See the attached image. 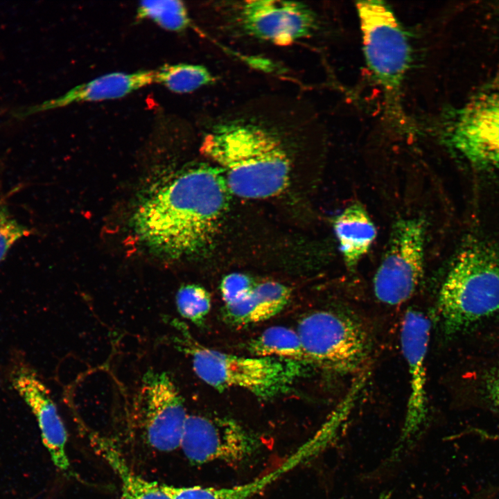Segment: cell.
I'll return each mask as SVG.
<instances>
[{
	"mask_svg": "<svg viewBox=\"0 0 499 499\" xmlns=\"http://www.w3.org/2000/svg\"><path fill=\"white\" fill-rule=\"evenodd\" d=\"M201 152L216 164L230 193L276 196L288 186L292 146L310 128L299 99L265 94L205 116Z\"/></svg>",
	"mask_w": 499,
	"mask_h": 499,
	"instance_id": "cell-1",
	"label": "cell"
},
{
	"mask_svg": "<svg viewBox=\"0 0 499 499\" xmlns=\"http://www.w3.org/2000/svg\"><path fill=\"white\" fill-rule=\"evenodd\" d=\"M230 192L222 170L200 164L152 189L133 213V227L148 248L177 258L204 250L229 205Z\"/></svg>",
	"mask_w": 499,
	"mask_h": 499,
	"instance_id": "cell-2",
	"label": "cell"
},
{
	"mask_svg": "<svg viewBox=\"0 0 499 499\" xmlns=\"http://www.w3.org/2000/svg\"><path fill=\"white\" fill-rule=\"evenodd\" d=\"M180 333L174 338L177 348L189 355L195 374L218 389H245L263 399L288 392L306 371L299 362L272 357L240 356L204 347L190 335L180 322H172Z\"/></svg>",
	"mask_w": 499,
	"mask_h": 499,
	"instance_id": "cell-3",
	"label": "cell"
},
{
	"mask_svg": "<svg viewBox=\"0 0 499 499\" xmlns=\"http://www.w3.org/2000/svg\"><path fill=\"white\" fill-rule=\"evenodd\" d=\"M367 64L380 86L389 123L402 132L411 123L402 105L401 91L411 62L408 35L392 9L382 1L356 3Z\"/></svg>",
	"mask_w": 499,
	"mask_h": 499,
	"instance_id": "cell-4",
	"label": "cell"
},
{
	"mask_svg": "<svg viewBox=\"0 0 499 499\" xmlns=\"http://www.w3.org/2000/svg\"><path fill=\"white\" fill-rule=\"evenodd\" d=\"M205 8L208 21L225 35L277 46H289L310 37L318 28L316 12L304 2L222 1Z\"/></svg>",
	"mask_w": 499,
	"mask_h": 499,
	"instance_id": "cell-5",
	"label": "cell"
},
{
	"mask_svg": "<svg viewBox=\"0 0 499 499\" xmlns=\"http://www.w3.org/2000/svg\"><path fill=\"white\" fill-rule=\"evenodd\" d=\"M438 311L445 333L453 334L499 310V263L472 245L457 256L441 287Z\"/></svg>",
	"mask_w": 499,
	"mask_h": 499,
	"instance_id": "cell-6",
	"label": "cell"
},
{
	"mask_svg": "<svg viewBox=\"0 0 499 499\" xmlns=\"http://www.w3.org/2000/svg\"><path fill=\"white\" fill-rule=\"evenodd\" d=\"M296 331L312 365L338 372L354 371L370 352L365 329L344 313L311 312L300 319Z\"/></svg>",
	"mask_w": 499,
	"mask_h": 499,
	"instance_id": "cell-7",
	"label": "cell"
},
{
	"mask_svg": "<svg viewBox=\"0 0 499 499\" xmlns=\"http://www.w3.org/2000/svg\"><path fill=\"white\" fill-rule=\"evenodd\" d=\"M425 222L401 218L392 229L387 247L373 279L376 299L400 306L415 293L424 273Z\"/></svg>",
	"mask_w": 499,
	"mask_h": 499,
	"instance_id": "cell-8",
	"label": "cell"
},
{
	"mask_svg": "<svg viewBox=\"0 0 499 499\" xmlns=\"http://www.w3.org/2000/svg\"><path fill=\"white\" fill-rule=\"evenodd\" d=\"M448 122L446 139L466 159L480 166L499 165V87L473 97Z\"/></svg>",
	"mask_w": 499,
	"mask_h": 499,
	"instance_id": "cell-9",
	"label": "cell"
},
{
	"mask_svg": "<svg viewBox=\"0 0 499 499\" xmlns=\"http://www.w3.org/2000/svg\"><path fill=\"white\" fill-rule=\"evenodd\" d=\"M137 394V405L150 446L164 452L180 448L188 414L172 378L166 372L150 369Z\"/></svg>",
	"mask_w": 499,
	"mask_h": 499,
	"instance_id": "cell-10",
	"label": "cell"
},
{
	"mask_svg": "<svg viewBox=\"0 0 499 499\" xmlns=\"http://www.w3.org/2000/svg\"><path fill=\"white\" fill-rule=\"evenodd\" d=\"M259 446L254 434L232 419L188 415L180 448L194 464L234 463L250 457Z\"/></svg>",
	"mask_w": 499,
	"mask_h": 499,
	"instance_id": "cell-11",
	"label": "cell"
},
{
	"mask_svg": "<svg viewBox=\"0 0 499 499\" xmlns=\"http://www.w3.org/2000/svg\"><path fill=\"white\" fill-rule=\"evenodd\" d=\"M431 323L421 311L409 308L403 315L400 333L401 346L410 377V394L401 441L415 435L427 414L426 358Z\"/></svg>",
	"mask_w": 499,
	"mask_h": 499,
	"instance_id": "cell-12",
	"label": "cell"
},
{
	"mask_svg": "<svg viewBox=\"0 0 499 499\" xmlns=\"http://www.w3.org/2000/svg\"><path fill=\"white\" fill-rule=\"evenodd\" d=\"M13 388L33 413L42 439L54 465L70 472L66 452L67 433L50 392L35 371L23 360H17L10 370Z\"/></svg>",
	"mask_w": 499,
	"mask_h": 499,
	"instance_id": "cell-13",
	"label": "cell"
},
{
	"mask_svg": "<svg viewBox=\"0 0 499 499\" xmlns=\"http://www.w3.org/2000/svg\"><path fill=\"white\" fill-rule=\"evenodd\" d=\"M153 82H155V71L110 73L79 85L55 99L44 102L35 110L44 111L75 103L119 98Z\"/></svg>",
	"mask_w": 499,
	"mask_h": 499,
	"instance_id": "cell-14",
	"label": "cell"
},
{
	"mask_svg": "<svg viewBox=\"0 0 499 499\" xmlns=\"http://www.w3.org/2000/svg\"><path fill=\"white\" fill-rule=\"evenodd\" d=\"M291 290L276 281L256 283L242 301L225 305V320L234 326H243L267 320L281 312L288 303Z\"/></svg>",
	"mask_w": 499,
	"mask_h": 499,
	"instance_id": "cell-15",
	"label": "cell"
},
{
	"mask_svg": "<svg viewBox=\"0 0 499 499\" xmlns=\"http://www.w3.org/2000/svg\"><path fill=\"white\" fill-rule=\"evenodd\" d=\"M333 228L344 262L353 270L374 242L376 227L364 207L356 202L334 219Z\"/></svg>",
	"mask_w": 499,
	"mask_h": 499,
	"instance_id": "cell-16",
	"label": "cell"
},
{
	"mask_svg": "<svg viewBox=\"0 0 499 499\" xmlns=\"http://www.w3.org/2000/svg\"><path fill=\"white\" fill-rule=\"evenodd\" d=\"M309 456L301 446L278 469L245 484L220 488L169 486V491L172 499H250Z\"/></svg>",
	"mask_w": 499,
	"mask_h": 499,
	"instance_id": "cell-17",
	"label": "cell"
},
{
	"mask_svg": "<svg viewBox=\"0 0 499 499\" xmlns=\"http://www.w3.org/2000/svg\"><path fill=\"white\" fill-rule=\"evenodd\" d=\"M91 439L120 478L122 499H172L168 485L148 480L134 472L107 439L94 435Z\"/></svg>",
	"mask_w": 499,
	"mask_h": 499,
	"instance_id": "cell-18",
	"label": "cell"
},
{
	"mask_svg": "<svg viewBox=\"0 0 499 499\" xmlns=\"http://www.w3.org/2000/svg\"><path fill=\"white\" fill-rule=\"evenodd\" d=\"M248 349L255 356L277 358L312 365L297 331L285 326L265 329L250 342Z\"/></svg>",
	"mask_w": 499,
	"mask_h": 499,
	"instance_id": "cell-19",
	"label": "cell"
},
{
	"mask_svg": "<svg viewBox=\"0 0 499 499\" xmlns=\"http://www.w3.org/2000/svg\"><path fill=\"white\" fill-rule=\"evenodd\" d=\"M216 80L215 75L201 64H165L155 71V82L177 94L193 92L214 83Z\"/></svg>",
	"mask_w": 499,
	"mask_h": 499,
	"instance_id": "cell-20",
	"label": "cell"
},
{
	"mask_svg": "<svg viewBox=\"0 0 499 499\" xmlns=\"http://www.w3.org/2000/svg\"><path fill=\"white\" fill-rule=\"evenodd\" d=\"M139 19H150L161 28L170 31H182L189 28L191 19L182 1H143L137 8Z\"/></svg>",
	"mask_w": 499,
	"mask_h": 499,
	"instance_id": "cell-21",
	"label": "cell"
},
{
	"mask_svg": "<svg viewBox=\"0 0 499 499\" xmlns=\"http://www.w3.org/2000/svg\"><path fill=\"white\" fill-rule=\"evenodd\" d=\"M175 301L181 316L197 325L204 322L211 307L209 293L195 284L182 286L177 292Z\"/></svg>",
	"mask_w": 499,
	"mask_h": 499,
	"instance_id": "cell-22",
	"label": "cell"
},
{
	"mask_svg": "<svg viewBox=\"0 0 499 499\" xmlns=\"http://www.w3.org/2000/svg\"><path fill=\"white\" fill-rule=\"evenodd\" d=\"M30 234V229L12 216L6 206H0V263L15 243Z\"/></svg>",
	"mask_w": 499,
	"mask_h": 499,
	"instance_id": "cell-23",
	"label": "cell"
},
{
	"mask_svg": "<svg viewBox=\"0 0 499 499\" xmlns=\"http://www.w3.org/2000/svg\"><path fill=\"white\" fill-rule=\"evenodd\" d=\"M252 278L241 273H232L222 281L220 290L225 305L236 304L247 297L256 286Z\"/></svg>",
	"mask_w": 499,
	"mask_h": 499,
	"instance_id": "cell-24",
	"label": "cell"
},
{
	"mask_svg": "<svg viewBox=\"0 0 499 499\" xmlns=\"http://www.w3.org/2000/svg\"><path fill=\"white\" fill-rule=\"evenodd\" d=\"M494 8L497 11H498V14H499V3H498V5L494 6Z\"/></svg>",
	"mask_w": 499,
	"mask_h": 499,
	"instance_id": "cell-25",
	"label": "cell"
},
{
	"mask_svg": "<svg viewBox=\"0 0 499 499\" xmlns=\"http://www.w3.org/2000/svg\"><path fill=\"white\" fill-rule=\"evenodd\" d=\"M498 376H499V375H498Z\"/></svg>",
	"mask_w": 499,
	"mask_h": 499,
	"instance_id": "cell-26",
	"label": "cell"
}]
</instances>
